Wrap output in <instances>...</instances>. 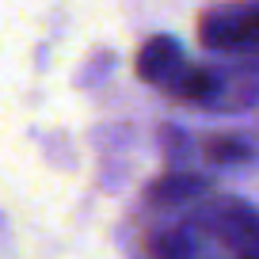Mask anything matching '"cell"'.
Listing matches in <instances>:
<instances>
[{"mask_svg": "<svg viewBox=\"0 0 259 259\" xmlns=\"http://www.w3.org/2000/svg\"><path fill=\"white\" fill-rule=\"evenodd\" d=\"M153 259H259V206L210 194L149 236Z\"/></svg>", "mask_w": 259, "mask_h": 259, "instance_id": "6da1fadb", "label": "cell"}, {"mask_svg": "<svg viewBox=\"0 0 259 259\" xmlns=\"http://www.w3.org/2000/svg\"><path fill=\"white\" fill-rule=\"evenodd\" d=\"M171 96L179 103L202 107V111H213V114L251 111L259 103V61L191 65Z\"/></svg>", "mask_w": 259, "mask_h": 259, "instance_id": "7a4b0ae2", "label": "cell"}, {"mask_svg": "<svg viewBox=\"0 0 259 259\" xmlns=\"http://www.w3.org/2000/svg\"><path fill=\"white\" fill-rule=\"evenodd\" d=\"M198 38L210 54L259 57V4H221L198 19Z\"/></svg>", "mask_w": 259, "mask_h": 259, "instance_id": "3957f363", "label": "cell"}, {"mask_svg": "<svg viewBox=\"0 0 259 259\" xmlns=\"http://www.w3.org/2000/svg\"><path fill=\"white\" fill-rule=\"evenodd\" d=\"M187 69H191V61H187L183 46H179L171 34H153V38L138 50V76L145 84H153V88H164L168 96L179 88Z\"/></svg>", "mask_w": 259, "mask_h": 259, "instance_id": "277c9868", "label": "cell"}, {"mask_svg": "<svg viewBox=\"0 0 259 259\" xmlns=\"http://www.w3.org/2000/svg\"><path fill=\"white\" fill-rule=\"evenodd\" d=\"M202 198H210V179L198 176V171H168L149 187V202L160 206V210H191Z\"/></svg>", "mask_w": 259, "mask_h": 259, "instance_id": "5b68a950", "label": "cell"}, {"mask_svg": "<svg viewBox=\"0 0 259 259\" xmlns=\"http://www.w3.org/2000/svg\"><path fill=\"white\" fill-rule=\"evenodd\" d=\"M248 153H251V149L244 145V141H236V138H213V141H206V156H210V160H218V164L248 160Z\"/></svg>", "mask_w": 259, "mask_h": 259, "instance_id": "8992f818", "label": "cell"}]
</instances>
